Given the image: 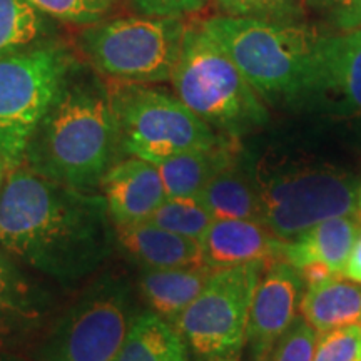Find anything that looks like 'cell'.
Here are the masks:
<instances>
[{"label": "cell", "mask_w": 361, "mask_h": 361, "mask_svg": "<svg viewBox=\"0 0 361 361\" xmlns=\"http://www.w3.org/2000/svg\"><path fill=\"white\" fill-rule=\"evenodd\" d=\"M298 310L316 333L361 324V284L338 276L308 286Z\"/></svg>", "instance_id": "obj_19"}, {"label": "cell", "mask_w": 361, "mask_h": 361, "mask_svg": "<svg viewBox=\"0 0 361 361\" xmlns=\"http://www.w3.org/2000/svg\"><path fill=\"white\" fill-rule=\"evenodd\" d=\"M360 234L361 223L355 214L326 219L295 238L284 239L281 261L296 271L306 264L319 263L335 276H341Z\"/></svg>", "instance_id": "obj_15"}, {"label": "cell", "mask_w": 361, "mask_h": 361, "mask_svg": "<svg viewBox=\"0 0 361 361\" xmlns=\"http://www.w3.org/2000/svg\"><path fill=\"white\" fill-rule=\"evenodd\" d=\"M45 17L74 25H92L109 16L112 0H27Z\"/></svg>", "instance_id": "obj_25"}, {"label": "cell", "mask_w": 361, "mask_h": 361, "mask_svg": "<svg viewBox=\"0 0 361 361\" xmlns=\"http://www.w3.org/2000/svg\"><path fill=\"white\" fill-rule=\"evenodd\" d=\"M202 361H213V360H202Z\"/></svg>", "instance_id": "obj_36"}, {"label": "cell", "mask_w": 361, "mask_h": 361, "mask_svg": "<svg viewBox=\"0 0 361 361\" xmlns=\"http://www.w3.org/2000/svg\"><path fill=\"white\" fill-rule=\"evenodd\" d=\"M119 128L121 151L152 164L192 149H207L224 135L189 111L174 94L149 84L107 79Z\"/></svg>", "instance_id": "obj_6"}, {"label": "cell", "mask_w": 361, "mask_h": 361, "mask_svg": "<svg viewBox=\"0 0 361 361\" xmlns=\"http://www.w3.org/2000/svg\"><path fill=\"white\" fill-rule=\"evenodd\" d=\"M200 245L204 264L218 271L251 263L269 266L281 261L284 239L271 233L261 221L214 219Z\"/></svg>", "instance_id": "obj_14"}, {"label": "cell", "mask_w": 361, "mask_h": 361, "mask_svg": "<svg viewBox=\"0 0 361 361\" xmlns=\"http://www.w3.org/2000/svg\"><path fill=\"white\" fill-rule=\"evenodd\" d=\"M207 0H133L135 11L152 17H184L201 11Z\"/></svg>", "instance_id": "obj_29"}, {"label": "cell", "mask_w": 361, "mask_h": 361, "mask_svg": "<svg viewBox=\"0 0 361 361\" xmlns=\"http://www.w3.org/2000/svg\"><path fill=\"white\" fill-rule=\"evenodd\" d=\"M99 188L114 228L144 223L166 200L157 166L134 156L114 162Z\"/></svg>", "instance_id": "obj_13"}, {"label": "cell", "mask_w": 361, "mask_h": 361, "mask_svg": "<svg viewBox=\"0 0 361 361\" xmlns=\"http://www.w3.org/2000/svg\"><path fill=\"white\" fill-rule=\"evenodd\" d=\"M184 30L183 17H116L85 27L79 35V47L104 78L159 84L171 80Z\"/></svg>", "instance_id": "obj_5"}, {"label": "cell", "mask_w": 361, "mask_h": 361, "mask_svg": "<svg viewBox=\"0 0 361 361\" xmlns=\"http://www.w3.org/2000/svg\"><path fill=\"white\" fill-rule=\"evenodd\" d=\"M6 338H8L7 333L0 328V346H4V340H6Z\"/></svg>", "instance_id": "obj_35"}, {"label": "cell", "mask_w": 361, "mask_h": 361, "mask_svg": "<svg viewBox=\"0 0 361 361\" xmlns=\"http://www.w3.org/2000/svg\"><path fill=\"white\" fill-rule=\"evenodd\" d=\"M6 174H7V168H6V164H4L2 157H0V191H2L4 180H6Z\"/></svg>", "instance_id": "obj_34"}, {"label": "cell", "mask_w": 361, "mask_h": 361, "mask_svg": "<svg viewBox=\"0 0 361 361\" xmlns=\"http://www.w3.org/2000/svg\"><path fill=\"white\" fill-rule=\"evenodd\" d=\"M134 318L126 288L102 276L59 318L37 361H116Z\"/></svg>", "instance_id": "obj_9"}, {"label": "cell", "mask_w": 361, "mask_h": 361, "mask_svg": "<svg viewBox=\"0 0 361 361\" xmlns=\"http://www.w3.org/2000/svg\"><path fill=\"white\" fill-rule=\"evenodd\" d=\"M47 30L45 16L27 0H0V59L42 42Z\"/></svg>", "instance_id": "obj_23"}, {"label": "cell", "mask_w": 361, "mask_h": 361, "mask_svg": "<svg viewBox=\"0 0 361 361\" xmlns=\"http://www.w3.org/2000/svg\"><path fill=\"white\" fill-rule=\"evenodd\" d=\"M318 333L303 318H296L263 361H313Z\"/></svg>", "instance_id": "obj_28"}, {"label": "cell", "mask_w": 361, "mask_h": 361, "mask_svg": "<svg viewBox=\"0 0 361 361\" xmlns=\"http://www.w3.org/2000/svg\"><path fill=\"white\" fill-rule=\"evenodd\" d=\"M75 64L66 45L51 40L0 59V157L7 171L24 164L34 130Z\"/></svg>", "instance_id": "obj_7"}, {"label": "cell", "mask_w": 361, "mask_h": 361, "mask_svg": "<svg viewBox=\"0 0 361 361\" xmlns=\"http://www.w3.org/2000/svg\"><path fill=\"white\" fill-rule=\"evenodd\" d=\"M360 361H361V360H360Z\"/></svg>", "instance_id": "obj_37"}, {"label": "cell", "mask_w": 361, "mask_h": 361, "mask_svg": "<svg viewBox=\"0 0 361 361\" xmlns=\"http://www.w3.org/2000/svg\"><path fill=\"white\" fill-rule=\"evenodd\" d=\"M147 221L179 236L201 241L214 218L197 197H166Z\"/></svg>", "instance_id": "obj_24"}, {"label": "cell", "mask_w": 361, "mask_h": 361, "mask_svg": "<svg viewBox=\"0 0 361 361\" xmlns=\"http://www.w3.org/2000/svg\"><path fill=\"white\" fill-rule=\"evenodd\" d=\"M355 216L358 218L361 223V183L358 184V189H356V206H355Z\"/></svg>", "instance_id": "obj_33"}, {"label": "cell", "mask_w": 361, "mask_h": 361, "mask_svg": "<svg viewBox=\"0 0 361 361\" xmlns=\"http://www.w3.org/2000/svg\"><path fill=\"white\" fill-rule=\"evenodd\" d=\"M119 151L107 79L78 62L34 130L24 164L64 186L96 192Z\"/></svg>", "instance_id": "obj_2"}, {"label": "cell", "mask_w": 361, "mask_h": 361, "mask_svg": "<svg viewBox=\"0 0 361 361\" xmlns=\"http://www.w3.org/2000/svg\"><path fill=\"white\" fill-rule=\"evenodd\" d=\"M236 161L238 147L234 137L224 135L223 141L213 147L192 149L156 166L164 184L166 197H197L219 171Z\"/></svg>", "instance_id": "obj_17"}, {"label": "cell", "mask_w": 361, "mask_h": 361, "mask_svg": "<svg viewBox=\"0 0 361 361\" xmlns=\"http://www.w3.org/2000/svg\"><path fill=\"white\" fill-rule=\"evenodd\" d=\"M303 279L284 261L264 268L247 316L246 341L256 361H263L271 348L296 319Z\"/></svg>", "instance_id": "obj_11"}, {"label": "cell", "mask_w": 361, "mask_h": 361, "mask_svg": "<svg viewBox=\"0 0 361 361\" xmlns=\"http://www.w3.org/2000/svg\"><path fill=\"white\" fill-rule=\"evenodd\" d=\"M340 32L361 27V0H323Z\"/></svg>", "instance_id": "obj_30"}, {"label": "cell", "mask_w": 361, "mask_h": 361, "mask_svg": "<svg viewBox=\"0 0 361 361\" xmlns=\"http://www.w3.org/2000/svg\"><path fill=\"white\" fill-rule=\"evenodd\" d=\"M341 278H346L350 279V281L361 284V234L360 238L356 239L353 250L350 252L348 261H346Z\"/></svg>", "instance_id": "obj_31"}, {"label": "cell", "mask_w": 361, "mask_h": 361, "mask_svg": "<svg viewBox=\"0 0 361 361\" xmlns=\"http://www.w3.org/2000/svg\"><path fill=\"white\" fill-rule=\"evenodd\" d=\"M213 273L214 269L206 264L192 268L144 269L139 278V288L152 313L174 323L204 290Z\"/></svg>", "instance_id": "obj_18"}, {"label": "cell", "mask_w": 361, "mask_h": 361, "mask_svg": "<svg viewBox=\"0 0 361 361\" xmlns=\"http://www.w3.org/2000/svg\"><path fill=\"white\" fill-rule=\"evenodd\" d=\"M117 241L144 269H171L202 266L200 241L179 236L144 221L116 228Z\"/></svg>", "instance_id": "obj_16"}, {"label": "cell", "mask_w": 361, "mask_h": 361, "mask_svg": "<svg viewBox=\"0 0 361 361\" xmlns=\"http://www.w3.org/2000/svg\"><path fill=\"white\" fill-rule=\"evenodd\" d=\"M223 16L259 20L295 22L298 0H216Z\"/></svg>", "instance_id": "obj_27"}, {"label": "cell", "mask_w": 361, "mask_h": 361, "mask_svg": "<svg viewBox=\"0 0 361 361\" xmlns=\"http://www.w3.org/2000/svg\"><path fill=\"white\" fill-rule=\"evenodd\" d=\"M116 361H189V348L173 323L147 311L133 319Z\"/></svg>", "instance_id": "obj_21"}, {"label": "cell", "mask_w": 361, "mask_h": 361, "mask_svg": "<svg viewBox=\"0 0 361 361\" xmlns=\"http://www.w3.org/2000/svg\"><path fill=\"white\" fill-rule=\"evenodd\" d=\"M214 219H263L261 191L238 161L219 171L197 196ZM263 223V221H261Z\"/></svg>", "instance_id": "obj_20"}, {"label": "cell", "mask_w": 361, "mask_h": 361, "mask_svg": "<svg viewBox=\"0 0 361 361\" xmlns=\"http://www.w3.org/2000/svg\"><path fill=\"white\" fill-rule=\"evenodd\" d=\"M202 29L266 101L310 97L323 35L295 22L213 16Z\"/></svg>", "instance_id": "obj_3"}, {"label": "cell", "mask_w": 361, "mask_h": 361, "mask_svg": "<svg viewBox=\"0 0 361 361\" xmlns=\"http://www.w3.org/2000/svg\"><path fill=\"white\" fill-rule=\"evenodd\" d=\"M361 324L333 328L318 333L313 361H360Z\"/></svg>", "instance_id": "obj_26"}, {"label": "cell", "mask_w": 361, "mask_h": 361, "mask_svg": "<svg viewBox=\"0 0 361 361\" xmlns=\"http://www.w3.org/2000/svg\"><path fill=\"white\" fill-rule=\"evenodd\" d=\"M0 361H27L22 358V356L11 353V351L4 350V346H0Z\"/></svg>", "instance_id": "obj_32"}, {"label": "cell", "mask_w": 361, "mask_h": 361, "mask_svg": "<svg viewBox=\"0 0 361 361\" xmlns=\"http://www.w3.org/2000/svg\"><path fill=\"white\" fill-rule=\"evenodd\" d=\"M268 266L251 263L218 269L173 323L179 335L202 360L234 361L246 343L252 295Z\"/></svg>", "instance_id": "obj_8"}, {"label": "cell", "mask_w": 361, "mask_h": 361, "mask_svg": "<svg viewBox=\"0 0 361 361\" xmlns=\"http://www.w3.org/2000/svg\"><path fill=\"white\" fill-rule=\"evenodd\" d=\"M102 194L44 178L20 164L0 191V247L59 281L94 273L111 252L112 231Z\"/></svg>", "instance_id": "obj_1"}, {"label": "cell", "mask_w": 361, "mask_h": 361, "mask_svg": "<svg viewBox=\"0 0 361 361\" xmlns=\"http://www.w3.org/2000/svg\"><path fill=\"white\" fill-rule=\"evenodd\" d=\"M358 184L335 169H303L271 178L259 188L263 224L291 239L323 221L355 214Z\"/></svg>", "instance_id": "obj_10"}, {"label": "cell", "mask_w": 361, "mask_h": 361, "mask_svg": "<svg viewBox=\"0 0 361 361\" xmlns=\"http://www.w3.org/2000/svg\"><path fill=\"white\" fill-rule=\"evenodd\" d=\"M171 80L189 111L229 137L268 123L263 99L201 22L186 24Z\"/></svg>", "instance_id": "obj_4"}, {"label": "cell", "mask_w": 361, "mask_h": 361, "mask_svg": "<svg viewBox=\"0 0 361 361\" xmlns=\"http://www.w3.org/2000/svg\"><path fill=\"white\" fill-rule=\"evenodd\" d=\"M310 96L343 114H361V27L322 39Z\"/></svg>", "instance_id": "obj_12"}, {"label": "cell", "mask_w": 361, "mask_h": 361, "mask_svg": "<svg viewBox=\"0 0 361 361\" xmlns=\"http://www.w3.org/2000/svg\"><path fill=\"white\" fill-rule=\"evenodd\" d=\"M39 318V296L13 259L0 247V328L11 336Z\"/></svg>", "instance_id": "obj_22"}]
</instances>
